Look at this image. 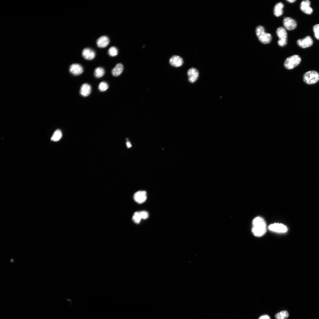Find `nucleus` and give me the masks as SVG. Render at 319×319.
<instances>
[{
  "instance_id": "obj_1",
  "label": "nucleus",
  "mask_w": 319,
  "mask_h": 319,
  "mask_svg": "<svg viewBox=\"0 0 319 319\" xmlns=\"http://www.w3.org/2000/svg\"><path fill=\"white\" fill-rule=\"evenodd\" d=\"M253 224L252 231L255 236L261 237L264 235L266 232V224L264 219L262 217H257L254 218L253 221Z\"/></svg>"
},
{
  "instance_id": "obj_2",
  "label": "nucleus",
  "mask_w": 319,
  "mask_h": 319,
  "mask_svg": "<svg viewBox=\"0 0 319 319\" xmlns=\"http://www.w3.org/2000/svg\"><path fill=\"white\" fill-rule=\"evenodd\" d=\"M255 33L258 40L261 43L266 44L271 42L272 39L271 34L266 32L264 27L262 26L259 25L256 27Z\"/></svg>"
},
{
  "instance_id": "obj_3",
  "label": "nucleus",
  "mask_w": 319,
  "mask_h": 319,
  "mask_svg": "<svg viewBox=\"0 0 319 319\" xmlns=\"http://www.w3.org/2000/svg\"><path fill=\"white\" fill-rule=\"evenodd\" d=\"M304 82L308 84L317 82L319 80V74L315 71H310L305 73L303 75Z\"/></svg>"
},
{
  "instance_id": "obj_4",
  "label": "nucleus",
  "mask_w": 319,
  "mask_h": 319,
  "mask_svg": "<svg viewBox=\"0 0 319 319\" xmlns=\"http://www.w3.org/2000/svg\"><path fill=\"white\" fill-rule=\"evenodd\" d=\"M301 60V58L299 56L294 55L286 59L284 63V65L287 69H292L298 65Z\"/></svg>"
},
{
  "instance_id": "obj_5",
  "label": "nucleus",
  "mask_w": 319,
  "mask_h": 319,
  "mask_svg": "<svg viewBox=\"0 0 319 319\" xmlns=\"http://www.w3.org/2000/svg\"><path fill=\"white\" fill-rule=\"evenodd\" d=\"M276 33L279 38L278 41L279 45L281 47L285 45L287 43V33L285 28L279 27L276 30Z\"/></svg>"
},
{
  "instance_id": "obj_6",
  "label": "nucleus",
  "mask_w": 319,
  "mask_h": 319,
  "mask_svg": "<svg viewBox=\"0 0 319 319\" xmlns=\"http://www.w3.org/2000/svg\"><path fill=\"white\" fill-rule=\"evenodd\" d=\"M284 18L283 25L285 29L288 30H292L296 28L297 24L294 19L289 17Z\"/></svg>"
},
{
  "instance_id": "obj_7",
  "label": "nucleus",
  "mask_w": 319,
  "mask_h": 319,
  "mask_svg": "<svg viewBox=\"0 0 319 319\" xmlns=\"http://www.w3.org/2000/svg\"><path fill=\"white\" fill-rule=\"evenodd\" d=\"M269 230L278 233H284L287 231V227L281 223H274L270 225L268 227Z\"/></svg>"
},
{
  "instance_id": "obj_8",
  "label": "nucleus",
  "mask_w": 319,
  "mask_h": 319,
  "mask_svg": "<svg viewBox=\"0 0 319 319\" xmlns=\"http://www.w3.org/2000/svg\"><path fill=\"white\" fill-rule=\"evenodd\" d=\"M297 43L300 47L305 48L311 46L313 43V41L310 36H308L303 39L297 40Z\"/></svg>"
},
{
  "instance_id": "obj_9",
  "label": "nucleus",
  "mask_w": 319,
  "mask_h": 319,
  "mask_svg": "<svg viewBox=\"0 0 319 319\" xmlns=\"http://www.w3.org/2000/svg\"><path fill=\"white\" fill-rule=\"evenodd\" d=\"M147 193L145 191H139L136 192L133 196L134 201L140 204L143 203L147 199Z\"/></svg>"
},
{
  "instance_id": "obj_10",
  "label": "nucleus",
  "mask_w": 319,
  "mask_h": 319,
  "mask_svg": "<svg viewBox=\"0 0 319 319\" xmlns=\"http://www.w3.org/2000/svg\"><path fill=\"white\" fill-rule=\"evenodd\" d=\"M188 80L191 83L196 82L198 79L199 73L198 71L194 68L189 69L187 71Z\"/></svg>"
},
{
  "instance_id": "obj_11",
  "label": "nucleus",
  "mask_w": 319,
  "mask_h": 319,
  "mask_svg": "<svg viewBox=\"0 0 319 319\" xmlns=\"http://www.w3.org/2000/svg\"><path fill=\"white\" fill-rule=\"evenodd\" d=\"M69 70L71 74L75 76L79 75L83 71V69L82 66L78 64H73L71 65L69 67Z\"/></svg>"
},
{
  "instance_id": "obj_12",
  "label": "nucleus",
  "mask_w": 319,
  "mask_h": 319,
  "mask_svg": "<svg viewBox=\"0 0 319 319\" xmlns=\"http://www.w3.org/2000/svg\"><path fill=\"white\" fill-rule=\"evenodd\" d=\"M310 1L308 0L302 1L300 5V9L301 11L307 14H312L313 10L310 6Z\"/></svg>"
},
{
  "instance_id": "obj_13",
  "label": "nucleus",
  "mask_w": 319,
  "mask_h": 319,
  "mask_svg": "<svg viewBox=\"0 0 319 319\" xmlns=\"http://www.w3.org/2000/svg\"><path fill=\"white\" fill-rule=\"evenodd\" d=\"M82 55L85 59L90 60L95 58V53L93 50L90 48H85L82 50Z\"/></svg>"
},
{
  "instance_id": "obj_14",
  "label": "nucleus",
  "mask_w": 319,
  "mask_h": 319,
  "mask_svg": "<svg viewBox=\"0 0 319 319\" xmlns=\"http://www.w3.org/2000/svg\"><path fill=\"white\" fill-rule=\"evenodd\" d=\"M169 63L172 66L175 67H178L182 65L183 64V60L180 56L174 55L170 58Z\"/></svg>"
},
{
  "instance_id": "obj_15",
  "label": "nucleus",
  "mask_w": 319,
  "mask_h": 319,
  "mask_svg": "<svg viewBox=\"0 0 319 319\" xmlns=\"http://www.w3.org/2000/svg\"><path fill=\"white\" fill-rule=\"evenodd\" d=\"M108 38L105 35L102 36L99 38L97 40V44L98 47L104 48L106 47L109 43Z\"/></svg>"
},
{
  "instance_id": "obj_16",
  "label": "nucleus",
  "mask_w": 319,
  "mask_h": 319,
  "mask_svg": "<svg viewBox=\"0 0 319 319\" xmlns=\"http://www.w3.org/2000/svg\"><path fill=\"white\" fill-rule=\"evenodd\" d=\"M91 87L90 85L87 83H84L81 86L80 93L83 97H87L90 93Z\"/></svg>"
},
{
  "instance_id": "obj_17",
  "label": "nucleus",
  "mask_w": 319,
  "mask_h": 319,
  "mask_svg": "<svg viewBox=\"0 0 319 319\" xmlns=\"http://www.w3.org/2000/svg\"><path fill=\"white\" fill-rule=\"evenodd\" d=\"M284 6L283 4L281 2L278 3L275 5L274 9V13L276 16L279 17L283 14Z\"/></svg>"
},
{
  "instance_id": "obj_18",
  "label": "nucleus",
  "mask_w": 319,
  "mask_h": 319,
  "mask_svg": "<svg viewBox=\"0 0 319 319\" xmlns=\"http://www.w3.org/2000/svg\"><path fill=\"white\" fill-rule=\"evenodd\" d=\"M123 67L121 63L117 64L112 69L111 73L113 76L117 77L120 75L123 71Z\"/></svg>"
},
{
  "instance_id": "obj_19",
  "label": "nucleus",
  "mask_w": 319,
  "mask_h": 319,
  "mask_svg": "<svg viewBox=\"0 0 319 319\" xmlns=\"http://www.w3.org/2000/svg\"><path fill=\"white\" fill-rule=\"evenodd\" d=\"M62 135L61 131L59 129H57L53 133L51 138V140L54 141H57L60 139Z\"/></svg>"
},
{
  "instance_id": "obj_20",
  "label": "nucleus",
  "mask_w": 319,
  "mask_h": 319,
  "mask_svg": "<svg viewBox=\"0 0 319 319\" xmlns=\"http://www.w3.org/2000/svg\"><path fill=\"white\" fill-rule=\"evenodd\" d=\"M105 73L104 69L101 67L96 68L94 70V74L95 77L100 78L102 77Z\"/></svg>"
},
{
  "instance_id": "obj_21",
  "label": "nucleus",
  "mask_w": 319,
  "mask_h": 319,
  "mask_svg": "<svg viewBox=\"0 0 319 319\" xmlns=\"http://www.w3.org/2000/svg\"><path fill=\"white\" fill-rule=\"evenodd\" d=\"M289 313L286 310H284L281 311L276 314L275 316L276 319H287L289 316Z\"/></svg>"
},
{
  "instance_id": "obj_22",
  "label": "nucleus",
  "mask_w": 319,
  "mask_h": 319,
  "mask_svg": "<svg viewBox=\"0 0 319 319\" xmlns=\"http://www.w3.org/2000/svg\"><path fill=\"white\" fill-rule=\"evenodd\" d=\"M142 219L139 211L135 212L133 214L132 217L133 221L136 224H139Z\"/></svg>"
},
{
  "instance_id": "obj_23",
  "label": "nucleus",
  "mask_w": 319,
  "mask_h": 319,
  "mask_svg": "<svg viewBox=\"0 0 319 319\" xmlns=\"http://www.w3.org/2000/svg\"><path fill=\"white\" fill-rule=\"evenodd\" d=\"M108 53L109 55L110 56L114 57L118 55V51L116 47L114 46H112L109 49Z\"/></svg>"
},
{
  "instance_id": "obj_24",
  "label": "nucleus",
  "mask_w": 319,
  "mask_h": 319,
  "mask_svg": "<svg viewBox=\"0 0 319 319\" xmlns=\"http://www.w3.org/2000/svg\"><path fill=\"white\" fill-rule=\"evenodd\" d=\"M108 88V84L105 82H102L100 83L98 85L99 89L101 92H104Z\"/></svg>"
},
{
  "instance_id": "obj_25",
  "label": "nucleus",
  "mask_w": 319,
  "mask_h": 319,
  "mask_svg": "<svg viewBox=\"0 0 319 319\" xmlns=\"http://www.w3.org/2000/svg\"><path fill=\"white\" fill-rule=\"evenodd\" d=\"M313 30L315 38L319 40V24L315 25L313 27Z\"/></svg>"
},
{
  "instance_id": "obj_26",
  "label": "nucleus",
  "mask_w": 319,
  "mask_h": 319,
  "mask_svg": "<svg viewBox=\"0 0 319 319\" xmlns=\"http://www.w3.org/2000/svg\"><path fill=\"white\" fill-rule=\"evenodd\" d=\"M139 212L142 219H146L148 217L149 214L147 211H140Z\"/></svg>"
},
{
  "instance_id": "obj_27",
  "label": "nucleus",
  "mask_w": 319,
  "mask_h": 319,
  "mask_svg": "<svg viewBox=\"0 0 319 319\" xmlns=\"http://www.w3.org/2000/svg\"><path fill=\"white\" fill-rule=\"evenodd\" d=\"M258 319H271V318L267 315H264L260 316Z\"/></svg>"
},
{
  "instance_id": "obj_28",
  "label": "nucleus",
  "mask_w": 319,
  "mask_h": 319,
  "mask_svg": "<svg viewBox=\"0 0 319 319\" xmlns=\"http://www.w3.org/2000/svg\"><path fill=\"white\" fill-rule=\"evenodd\" d=\"M126 145H127V147L128 148H130V147H131V145L130 143L128 141V142H127V143H126Z\"/></svg>"
},
{
  "instance_id": "obj_29",
  "label": "nucleus",
  "mask_w": 319,
  "mask_h": 319,
  "mask_svg": "<svg viewBox=\"0 0 319 319\" xmlns=\"http://www.w3.org/2000/svg\"><path fill=\"white\" fill-rule=\"evenodd\" d=\"M287 1L289 3H292L296 1V0H287Z\"/></svg>"
}]
</instances>
